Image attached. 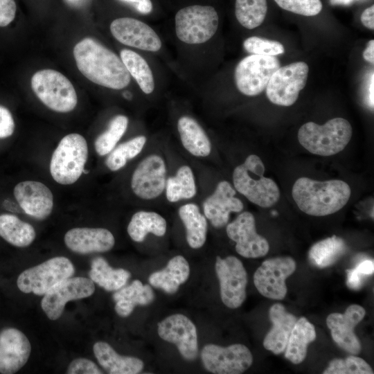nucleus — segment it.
Masks as SVG:
<instances>
[{"label":"nucleus","instance_id":"f257e3e1","mask_svg":"<svg viewBox=\"0 0 374 374\" xmlns=\"http://www.w3.org/2000/svg\"><path fill=\"white\" fill-rule=\"evenodd\" d=\"M78 70L95 84L122 89L130 82V75L121 57L99 42L85 37L73 48Z\"/></svg>","mask_w":374,"mask_h":374},{"label":"nucleus","instance_id":"f03ea898","mask_svg":"<svg viewBox=\"0 0 374 374\" xmlns=\"http://www.w3.org/2000/svg\"><path fill=\"white\" fill-rule=\"evenodd\" d=\"M350 188L344 181H324L300 177L292 187V197L301 211L313 216H325L341 209L350 197Z\"/></svg>","mask_w":374,"mask_h":374},{"label":"nucleus","instance_id":"7ed1b4c3","mask_svg":"<svg viewBox=\"0 0 374 374\" xmlns=\"http://www.w3.org/2000/svg\"><path fill=\"white\" fill-rule=\"evenodd\" d=\"M265 165L256 154L249 155L233 172V183L237 191L253 204L268 208L280 198L276 182L264 177Z\"/></svg>","mask_w":374,"mask_h":374},{"label":"nucleus","instance_id":"20e7f679","mask_svg":"<svg viewBox=\"0 0 374 374\" xmlns=\"http://www.w3.org/2000/svg\"><path fill=\"white\" fill-rule=\"evenodd\" d=\"M353 134L350 123L343 118H335L324 125L308 122L298 132L299 143L310 152L328 157L343 150Z\"/></svg>","mask_w":374,"mask_h":374},{"label":"nucleus","instance_id":"39448f33","mask_svg":"<svg viewBox=\"0 0 374 374\" xmlns=\"http://www.w3.org/2000/svg\"><path fill=\"white\" fill-rule=\"evenodd\" d=\"M88 157L86 139L72 133L64 136L54 150L50 163V172L58 184L70 185L80 177Z\"/></svg>","mask_w":374,"mask_h":374},{"label":"nucleus","instance_id":"423d86ee","mask_svg":"<svg viewBox=\"0 0 374 374\" xmlns=\"http://www.w3.org/2000/svg\"><path fill=\"white\" fill-rule=\"evenodd\" d=\"M31 88L44 105L60 113L75 109L78 97L71 81L53 69L38 71L31 78Z\"/></svg>","mask_w":374,"mask_h":374},{"label":"nucleus","instance_id":"0eeeda50","mask_svg":"<svg viewBox=\"0 0 374 374\" xmlns=\"http://www.w3.org/2000/svg\"><path fill=\"white\" fill-rule=\"evenodd\" d=\"M175 33L180 41L199 44L215 35L219 17L212 6L193 5L180 9L175 15Z\"/></svg>","mask_w":374,"mask_h":374},{"label":"nucleus","instance_id":"6e6552de","mask_svg":"<svg viewBox=\"0 0 374 374\" xmlns=\"http://www.w3.org/2000/svg\"><path fill=\"white\" fill-rule=\"evenodd\" d=\"M74 271V266L69 258L55 257L24 271L17 284L24 293L44 295L54 285L71 277Z\"/></svg>","mask_w":374,"mask_h":374},{"label":"nucleus","instance_id":"1a4fd4ad","mask_svg":"<svg viewBox=\"0 0 374 374\" xmlns=\"http://www.w3.org/2000/svg\"><path fill=\"white\" fill-rule=\"evenodd\" d=\"M280 66L275 56L251 54L237 64L234 78L237 89L243 94L254 96L262 93L272 74Z\"/></svg>","mask_w":374,"mask_h":374},{"label":"nucleus","instance_id":"9d476101","mask_svg":"<svg viewBox=\"0 0 374 374\" xmlns=\"http://www.w3.org/2000/svg\"><path fill=\"white\" fill-rule=\"evenodd\" d=\"M309 67L304 62H296L279 67L271 76L266 95L274 104L291 106L305 86Z\"/></svg>","mask_w":374,"mask_h":374},{"label":"nucleus","instance_id":"9b49d317","mask_svg":"<svg viewBox=\"0 0 374 374\" xmlns=\"http://www.w3.org/2000/svg\"><path fill=\"white\" fill-rule=\"evenodd\" d=\"M204 368L215 374H240L252 364L253 356L243 344H235L226 347L209 344L201 351Z\"/></svg>","mask_w":374,"mask_h":374},{"label":"nucleus","instance_id":"f8f14e48","mask_svg":"<svg viewBox=\"0 0 374 374\" xmlns=\"http://www.w3.org/2000/svg\"><path fill=\"white\" fill-rule=\"evenodd\" d=\"M167 167L159 154H151L144 157L134 169L130 187L133 193L143 200H152L165 190Z\"/></svg>","mask_w":374,"mask_h":374},{"label":"nucleus","instance_id":"ddd939ff","mask_svg":"<svg viewBox=\"0 0 374 374\" xmlns=\"http://www.w3.org/2000/svg\"><path fill=\"white\" fill-rule=\"evenodd\" d=\"M215 268L222 301L231 309L239 308L247 296V274L242 262L233 256H217Z\"/></svg>","mask_w":374,"mask_h":374},{"label":"nucleus","instance_id":"4468645a","mask_svg":"<svg viewBox=\"0 0 374 374\" xmlns=\"http://www.w3.org/2000/svg\"><path fill=\"white\" fill-rule=\"evenodd\" d=\"M295 269L296 262L291 257L267 259L255 271L254 285L259 293L265 297L282 300L287 292L285 280Z\"/></svg>","mask_w":374,"mask_h":374},{"label":"nucleus","instance_id":"2eb2a0df","mask_svg":"<svg viewBox=\"0 0 374 374\" xmlns=\"http://www.w3.org/2000/svg\"><path fill=\"white\" fill-rule=\"evenodd\" d=\"M95 291L92 280L85 277H69L49 290L41 301L47 317L56 320L62 315L68 301L90 296Z\"/></svg>","mask_w":374,"mask_h":374},{"label":"nucleus","instance_id":"dca6fc26","mask_svg":"<svg viewBox=\"0 0 374 374\" xmlns=\"http://www.w3.org/2000/svg\"><path fill=\"white\" fill-rule=\"evenodd\" d=\"M159 336L174 344L184 359L194 361L198 356L197 329L193 321L181 314H172L157 325Z\"/></svg>","mask_w":374,"mask_h":374},{"label":"nucleus","instance_id":"f3484780","mask_svg":"<svg viewBox=\"0 0 374 374\" xmlns=\"http://www.w3.org/2000/svg\"><path fill=\"white\" fill-rule=\"evenodd\" d=\"M228 237L235 242V250L247 258L265 256L269 249L268 241L256 232L254 216L248 211L241 213L226 228Z\"/></svg>","mask_w":374,"mask_h":374},{"label":"nucleus","instance_id":"a211bd4d","mask_svg":"<svg viewBox=\"0 0 374 374\" xmlns=\"http://www.w3.org/2000/svg\"><path fill=\"white\" fill-rule=\"evenodd\" d=\"M365 314L366 310L363 307L353 304L344 314L332 313L326 319L333 341L350 354L357 355L361 351V343L354 330Z\"/></svg>","mask_w":374,"mask_h":374},{"label":"nucleus","instance_id":"6ab92c4d","mask_svg":"<svg viewBox=\"0 0 374 374\" xmlns=\"http://www.w3.org/2000/svg\"><path fill=\"white\" fill-rule=\"evenodd\" d=\"M110 30L116 39L128 46L152 52L161 47V41L156 32L136 19H116L110 24Z\"/></svg>","mask_w":374,"mask_h":374},{"label":"nucleus","instance_id":"aec40b11","mask_svg":"<svg viewBox=\"0 0 374 374\" xmlns=\"http://www.w3.org/2000/svg\"><path fill=\"white\" fill-rule=\"evenodd\" d=\"M235 195V190L231 184L221 181L213 193L204 201V215L214 227L226 226L231 213H239L243 210V203Z\"/></svg>","mask_w":374,"mask_h":374},{"label":"nucleus","instance_id":"412c9836","mask_svg":"<svg viewBox=\"0 0 374 374\" xmlns=\"http://www.w3.org/2000/svg\"><path fill=\"white\" fill-rule=\"evenodd\" d=\"M31 346L26 336L14 328L0 332V373L12 374L27 362Z\"/></svg>","mask_w":374,"mask_h":374},{"label":"nucleus","instance_id":"4be33fe9","mask_svg":"<svg viewBox=\"0 0 374 374\" xmlns=\"http://www.w3.org/2000/svg\"><path fill=\"white\" fill-rule=\"evenodd\" d=\"M18 204L28 215L42 220L47 218L53 208V195L44 184L37 181H24L14 188Z\"/></svg>","mask_w":374,"mask_h":374},{"label":"nucleus","instance_id":"5701e85b","mask_svg":"<svg viewBox=\"0 0 374 374\" xmlns=\"http://www.w3.org/2000/svg\"><path fill=\"white\" fill-rule=\"evenodd\" d=\"M64 240L70 250L80 254L106 252L115 244L113 234L103 228H74L66 233Z\"/></svg>","mask_w":374,"mask_h":374},{"label":"nucleus","instance_id":"b1692460","mask_svg":"<svg viewBox=\"0 0 374 374\" xmlns=\"http://www.w3.org/2000/svg\"><path fill=\"white\" fill-rule=\"evenodd\" d=\"M269 316L272 327L264 339L263 346L266 350L279 355L285 350L296 318L280 303H275L270 308Z\"/></svg>","mask_w":374,"mask_h":374},{"label":"nucleus","instance_id":"393cba45","mask_svg":"<svg viewBox=\"0 0 374 374\" xmlns=\"http://www.w3.org/2000/svg\"><path fill=\"white\" fill-rule=\"evenodd\" d=\"M93 350L98 363L108 373L136 374L143 369L144 364L141 359L122 356L106 342H96Z\"/></svg>","mask_w":374,"mask_h":374},{"label":"nucleus","instance_id":"a878e982","mask_svg":"<svg viewBox=\"0 0 374 374\" xmlns=\"http://www.w3.org/2000/svg\"><path fill=\"white\" fill-rule=\"evenodd\" d=\"M190 275V267L186 259L177 255L168 262L166 266L149 276L151 285L161 289L168 294H174L184 284Z\"/></svg>","mask_w":374,"mask_h":374},{"label":"nucleus","instance_id":"bb28decb","mask_svg":"<svg viewBox=\"0 0 374 374\" xmlns=\"http://www.w3.org/2000/svg\"><path fill=\"white\" fill-rule=\"evenodd\" d=\"M177 130L183 147L196 157H206L211 152V143L202 126L188 116L180 117Z\"/></svg>","mask_w":374,"mask_h":374},{"label":"nucleus","instance_id":"cd10ccee","mask_svg":"<svg viewBox=\"0 0 374 374\" xmlns=\"http://www.w3.org/2000/svg\"><path fill=\"white\" fill-rule=\"evenodd\" d=\"M116 312L122 317L132 314L136 305H147L154 299V293L148 285L134 280L130 285L119 289L113 294Z\"/></svg>","mask_w":374,"mask_h":374},{"label":"nucleus","instance_id":"c85d7f7f","mask_svg":"<svg viewBox=\"0 0 374 374\" xmlns=\"http://www.w3.org/2000/svg\"><path fill=\"white\" fill-rule=\"evenodd\" d=\"M179 217L186 229V238L192 249H199L206 240L208 224L206 217L195 203H188L180 206Z\"/></svg>","mask_w":374,"mask_h":374},{"label":"nucleus","instance_id":"c756f323","mask_svg":"<svg viewBox=\"0 0 374 374\" xmlns=\"http://www.w3.org/2000/svg\"><path fill=\"white\" fill-rule=\"evenodd\" d=\"M316 336L314 326L305 317L296 320L285 350V358L294 364L301 363L306 357L308 344Z\"/></svg>","mask_w":374,"mask_h":374},{"label":"nucleus","instance_id":"7c9ffc66","mask_svg":"<svg viewBox=\"0 0 374 374\" xmlns=\"http://www.w3.org/2000/svg\"><path fill=\"white\" fill-rule=\"evenodd\" d=\"M167 229L166 220L154 211H140L135 213L127 226V233L136 242H141L148 233L161 237Z\"/></svg>","mask_w":374,"mask_h":374},{"label":"nucleus","instance_id":"2f4dec72","mask_svg":"<svg viewBox=\"0 0 374 374\" xmlns=\"http://www.w3.org/2000/svg\"><path fill=\"white\" fill-rule=\"evenodd\" d=\"M90 279L107 291H115L122 288L131 276L126 269H113L102 257L95 258L89 272Z\"/></svg>","mask_w":374,"mask_h":374},{"label":"nucleus","instance_id":"473e14b6","mask_svg":"<svg viewBox=\"0 0 374 374\" xmlns=\"http://www.w3.org/2000/svg\"><path fill=\"white\" fill-rule=\"evenodd\" d=\"M0 236L18 247L30 245L36 233L33 226L12 214L0 215Z\"/></svg>","mask_w":374,"mask_h":374},{"label":"nucleus","instance_id":"72a5a7b5","mask_svg":"<svg viewBox=\"0 0 374 374\" xmlns=\"http://www.w3.org/2000/svg\"><path fill=\"white\" fill-rule=\"evenodd\" d=\"M165 190L166 199L171 203L194 197L197 186L191 168L187 165L180 166L175 175L167 178Z\"/></svg>","mask_w":374,"mask_h":374},{"label":"nucleus","instance_id":"f704fd0d","mask_svg":"<svg viewBox=\"0 0 374 374\" xmlns=\"http://www.w3.org/2000/svg\"><path fill=\"white\" fill-rule=\"evenodd\" d=\"M347 251L343 239L336 235L322 240L312 246L308 257L311 263L319 268L333 265Z\"/></svg>","mask_w":374,"mask_h":374},{"label":"nucleus","instance_id":"c9c22d12","mask_svg":"<svg viewBox=\"0 0 374 374\" xmlns=\"http://www.w3.org/2000/svg\"><path fill=\"white\" fill-rule=\"evenodd\" d=\"M120 57L139 87L145 94L151 93L154 89V81L152 70L146 60L137 53L123 49Z\"/></svg>","mask_w":374,"mask_h":374},{"label":"nucleus","instance_id":"e433bc0d","mask_svg":"<svg viewBox=\"0 0 374 374\" xmlns=\"http://www.w3.org/2000/svg\"><path fill=\"white\" fill-rule=\"evenodd\" d=\"M147 141L143 135L135 136L116 146L105 160V165L112 171L123 168L127 162L136 157L143 150Z\"/></svg>","mask_w":374,"mask_h":374},{"label":"nucleus","instance_id":"4c0bfd02","mask_svg":"<svg viewBox=\"0 0 374 374\" xmlns=\"http://www.w3.org/2000/svg\"><path fill=\"white\" fill-rule=\"evenodd\" d=\"M267 12V0H235L236 19L247 29H253L261 25Z\"/></svg>","mask_w":374,"mask_h":374},{"label":"nucleus","instance_id":"58836bf2","mask_svg":"<svg viewBox=\"0 0 374 374\" xmlns=\"http://www.w3.org/2000/svg\"><path fill=\"white\" fill-rule=\"evenodd\" d=\"M128 118L124 115H117L109 121L107 129L95 140L96 152L100 156L108 154L125 133Z\"/></svg>","mask_w":374,"mask_h":374},{"label":"nucleus","instance_id":"ea45409f","mask_svg":"<svg viewBox=\"0 0 374 374\" xmlns=\"http://www.w3.org/2000/svg\"><path fill=\"white\" fill-rule=\"evenodd\" d=\"M323 374H373L370 365L363 359L350 355L345 359H332Z\"/></svg>","mask_w":374,"mask_h":374},{"label":"nucleus","instance_id":"a19ab883","mask_svg":"<svg viewBox=\"0 0 374 374\" xmlns=\"http://www.w3.org/2000/svg\"><path fill=\"white\" fill-rule=\"evenodd\" d=\"M243 47L248 53L256 55L276 56L285 52L283 45L279 42L256 36L247 38Z\"/></svg>","mask_w":374,"mask_h":374},{"label":"nucleus","instance_id":"79ce46f5","mask_svg":"<svg viewBox=\"0 0 374 374\" xmlns=\"http://www.w3.org/2000/svg\"><path fill=\"white\" fill-rule=\"evenodd\" d=\"M281 8L303 16H314L322 10L321 0H274Z\"/></svg>","mask_w":374,"mask_h":374},{"label":"nucleus","instance_id":"37998d69","mask_svg":"<svg viewBox=\"0 0 374 374\" xmlns=\"http://www.w3.org/2000/svg\"><path fill=\"white\" fill-rule=\"evenodd\" d=\"M66 373L101 374L103 372L93 362L85 358H78L70 363Z\"/></svg>","mask_w":374,"mask_h":374},{"label":"nucleus","instance_id":"c03bdc74","mask_svg":"<svg viewBox=\"0 0 374 374\" xmlns=\"http://www.w3.org/2000/svg\"><path fill=\"white\" fill-rule=\"evenodd\" d=\"M15 130V121L12 114L6 107L0 105V139L10 136Z\"/></svg>","mask_w":374,"mask_h":374},{"label":"nucleus","instance_id":"a18cd8bd","mask_svg":"<svg viewBox=\"0 0 374 374\" xmlns=\"http://www.w3.org/2000/svg\"><path fill=\"white\" fill-rule=\"evenodd\" d=\"M16 10L15 0H0V27L6 26L14 20Z\"/></svg>","mask_w":374,"mask_h":374},{"label":"nucleus","instance_id":"49530a36","mask_svg":"<svg viewBox=\"0 0 374 374\" xmlns=\"http://www.w3.org/2000/svg\"><path fill=\"white\" fill-rule=\"evenodd\" d=\"M347 273V286L353 290L359 289L363 283L365 275L359 273L356 268L346 270Z\"/></svg>","mask_w":374,"mask_h":374},{"label":"nucleus","instance_id":"de8ad7c7","mask_svg":"<svg viewBox=\"0 0 374 374\" xmlns=\"http://www.w3.org/2000/svg\"><path fill=\"white\" fill-rule=\"evenodd\" d=\"M131 4L139 12L148 14L152 10V3L150 0H121Z\"/></svg>","mask_w":374,"mask_h":374},{"label":"nucleus","instance_id":"09e8293b","mask_svg":"<svg viewBox=\"0 0 374 374\" xmlns=\"http://www.w3.org/2000/svg\"><path fill=\"white\" fill-rule=\"evenodd\" d=\"M362 24L368 29H374V6L366 8L361 15Z\"/></svg>","mask_w":374,"mask_h":374},{"label":"nucleus","instance_id":"8fccbe9b","mask_svg":"<svg viewBox=\"0 0 374 374\" xmlns=\"http://www.w3.org/2000/svg\"><path fill=\"white\" fill-rule=\"evenodd\" d=\"M355 268L363 275H371L374 271V262L372 260H365L361 262Z\"/></svg>","mask_w":374,"mask_h":374},{"label":"nucleus","instance_id":"3c124183","mask_svg":"<svg viewBox=\"0 0 374 374\" xmlns=\"http://www.w3.org/2000/svg\"><path fill=\"white\" fill-rule=\"evenodd\" d=\"M364 59L368 62L374 64V40H370L363 52Z\"/></svg>","mask_w":374,"mask_h":374},{"label":"nucleus","instance_id":"603ef678","mask_svg":"<svg viewBox=\"0 0 374 374\" xmlns=\"http://www.w3.org/2000/svg\"><path fill=\"white\" fill-rule=\"evenodd\" d=\"M354 0H330L332 5H348Z\"/></svg>","mask_w":374,"mask_h":374},{"label":"nucleus","instance_id":"864d4df0","mask_svg":"<svg viewBox=\"0 0 374 374\" xmlns=\"http://www.w3.org/2000/svg\"><path fill=\"white\" fill-rule=\"evenodd\" d=\"M373 75L372 77V81H371V85H370V87H369V101H370V105L371 106H372V107H373Z\"/></svg>","mask_w":374,"mask_h":374},{"label":"nucleus","instance_id":"5fc2aeb1","mask_svg":"<svg viewBox=\"0 0 374 374\" xmlns=\"http://www.w3.org/2000/svg\"><path fill=\"white\" fill-rule=\"evenodd\" d=\"M69 3L73 6H80L81 5L85 0H66Z\"/></svg>","mask_w":374,"mask_h":374},{"label":"nucleus","instance_id":"6e6d98bb","mask_svg":"<svg viewBox=\"0 0 374 374\" xmlns=\"http://www.w3.org/2000/svg\"><path fill=\"white\" fill-rule=\"evenodd\" d=\"M123 96L127 99H130L132 97V94L129 91H125Z\"/></svg>","mask_w":374,"mask_h":374}]
</instances>
